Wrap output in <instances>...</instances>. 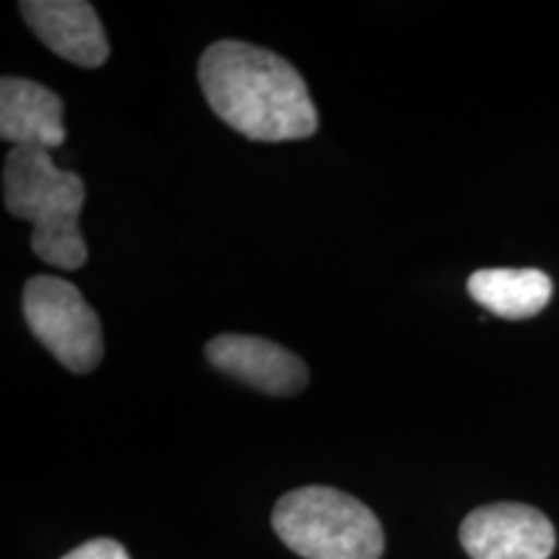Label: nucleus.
<instances>
[{"label":"nucleus","instance_id":"obj_1","mask_svg":"<svg viewBox=\"0 0 559 559\" xmlns=\"http://www.w3.org/2000/svg\"><path fill=\"white\" fill-rule=\"evenodd\" d=\"M200 86L228 128L260 143L306 140L319 111L300 73L280 55L239 39H221L200 58Z\"/></svg>","mask_w":559,"mask_h":559},{"label":"nucleus","instance_id":"obj_2","mask_svg":"<svg viewBox=\"0 0 559 559\" xmlns=\"http://www.w3.org/2000/svg\"><path fill=\"white\" fill-rule=\"evenodd\" d=\"M86 185L62 171L50 151L11 148L3 166V205L13 218L32 223V251L58 270H79L88 260L79 218Z\"/></svg>","mask_w":559,"mask_h":559},{"label":"nucleus","instance_id":"obj_3","mask_svg":"<svg viewBox=\"0 0 559 559\" xmlns=\"http://www.w3.org/2000/svg\"><path fill=\"white\" fill-rule=\"evenodd\" d=\"M272 528L304 559H381L386 536L368 506L334 487H300L272 510Z\"/></svg>","mask_w":559,"mask_h":559},{"label":"nucleus","instance_id":"obj_4","mask_svg":"<svg viewBox=\"0 0 559 559\" xmlns=\"http://www.w3.org/2000/svg\"><path fill=\"white\" fill-rule=\"evenodd\" d=\"M24 317L34 337L73 373H91L104 355L102 321L68 280L34 275L24 288Z\"/></svg>","mask_w":559,"mask_h":559},{"label":"nucleus","instance_id":"obj_5","mask_svg":"<svg viewBox=\"0 0 559 559\" xmlns=\"http://www.w3.org/2000/svg\"><path fill=\"white\" fill-rule=\"evenodd\" d=\"M459 536L472 559H549L557 547L555 526L547 515L521 502H495L472 510Z\"/></svg>","mask_w":559,"mask_h":559},{"label":"nucleus","instance_id":"obj_6","mask_svg":"<svg viewBox=\"0 0 559 559\" xmlns=\"http://www.w3.org/2000/svg\"><path fill=\"white\" fill-rule=\"evenodd\" d=\"M207 360L230 379L270 396H296L309 386L306 362L277 342L251 334H218L207 342Z\"/></svg>","mask_w":559,"mask_h":559},{"label":"nucleus","instance_id":"obj_7","mask_svg":"<svg viewBox=\"0 0 559 559\" xmlns=\"http://www.w3.org/2000/svg\"><path fill=\"white\" fill-rule=\"evenodd\" d=\"M21 16L58 58L81 68H99L109 58V41L99 13L83 0H24Z\"/></svg>","mask_w":559,"mask_h":559},{"label":"nucleus","instance_id":"obj_8","mask_svg":"<svg viewBox=\"0 0 559 559\" xmlns=\"http://www.w3.org/2000/svg\"><path fill=\"white\" fill-rule=\"evenodd\" d=\"M62 115V99L41 83L16 75L0 81V138L11 148H60L66 143Z\"/></svg>","mask_w":559,"mask_h":559},{"label":"nucleus","instance_id":"obj_9","mask_svg":"<svg viewBox=\"0 0 559 559\" xmlns=\"http://www.w3.org/2000/svg\"><path fill=\"white\" fill-rule=\"evenodd\" d=\"M466 288L481 309L500 319L521 321L547 309L551 293H555V283L547 272L536 267H495L474 272Z\"/></svg>","mask_w":559,"mask_h":559},{"label":"nucleus","instance_id":"obj_10","mask_svg":"<svg viewBox=\"0 0 559 559\" xmlns=\"http://www.w3.org/2000/svg\"><path fill=\"white\" fill-rule=\"evenodd\" d=\"M62 559H132L128 549L115 539H91L73 551H68Z\"/></svg>","mask_w":559,"mask_h":559}]
</instances>
